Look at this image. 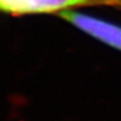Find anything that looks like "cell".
Returning a JSON list of instances; mask_svg holds the SVG:
<instances>
[{"mask_svg": "<svg viewBox=\"0 0 121 121\" xmlns=\"http://www.w3.org/2000/svg\"><path fill=\"white\" fill-rule=\"evenodd\" d=\"M121 8V0H0L2 12L12 15L62 13L82 7Z\"/></svg>", "mask_w": 121, "mask_h": 121, "instance_id": "cell-1", "label": "cell"}, {"mask_svg": "<svg viewBox=\"0 0 121 121\" xmlns=\"http://www.w3.org/2000/svg\"><path fill=\"white\" fill-rule=\"evenodd\" d=\"M59 15L90 36L112 48L121 51L120 26L108 20L76 11H65L60 13Z\"/></svg>", "mask_w": 121, "mask_h": 121, "instance_id": "cell-2", "label": "cell"}]
</instances>
